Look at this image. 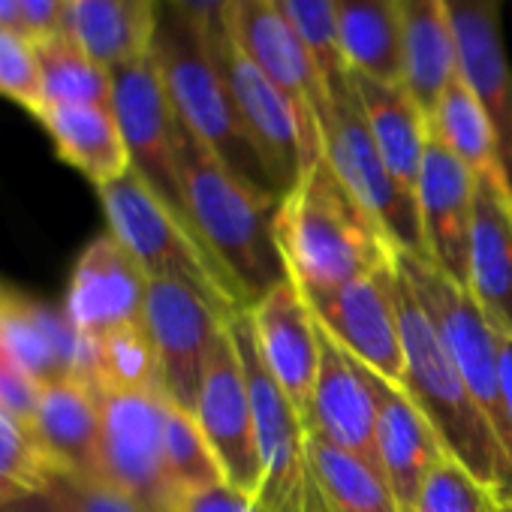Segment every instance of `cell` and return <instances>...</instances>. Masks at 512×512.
<instances>
[{"label":"cell","instance_id":"5","mask_svg":"<svg viewBox=\"0 0 512 512\" xmlns=\"http://www.w3.org/2000/svg\"><path fill=\"white\" fill-rule=\"evenodd\" d=\"M109 232L133 253L148 278L196 290L226 323L247 311L238 287L208 253L190 223L133 169L97 187Z\"/></svg>","mask_w":512,"mask_h":512},{"label":"cell","instance_id":"20","mask_svg":"<svg viewBox=\"0 0 512 512\" xmlns=\"http://www.w3.org/2000/svg\"><path fill=\"white\" fill-rule=\"evenodd\" d=\"M446 7L455 28L458 76L494 124L500 163L512 190V64L503 46L500 0H446Z\"/></svg>","mask_w":512,"mask_h":512},{"label":"cell","instance_id":"7","mask_svg":"<svg viewBox=\"0 0 512 512\" xmlns=\"http://www.w3.org/2000/svg\"><path fill=\"white\" fill-rule=\"evenodd\" d=\"M395 272L416 296L419 308L425 311L431 329L437 332L446 356L464 377L467 389L491 419L503 449L512 458L509 425L500 401V359H497V329L473 299L467 287L452 281L440 272L431 260L395 247Z\"/></svg>","mask_w":512,"mask_h":512},{"label":"cell","instance_id":"16","mask_svg":"<svg viewBox=\"0 0 512 512\" xmlns=\"http://www.w3.org/2000/svg\"><path fill=\"white\" fill-rule=\"evenodd\" d=\"M226 34L296 103L299 115L317 130V112L326 100V82L311 49L284 16L278 0H232L226 13Z\"/></svg>","mask_w":512,"mask_h":512},{"label":"cell","instance_id":"23","mask_svg":"<svg viewBox=\"0 0 512 512\" xmlns=\"http://www.w3.org/2000/svg\"><path fill=\"white\" fill-rule=\"evenodd\" d=\"M467 290L497 332L512 335V190L479 181L473 193Z\"/></svg>","mask_w":512,"mask_h":512},{"label":"cell","instance_id":"3","mask_svg":"<svg viewBox=\"0 0 512 512\" xmlns=\"http://www.w3.org/2000/svg\"><path fill=\"white\" fill-rule=\"evenodd\" d=\"M151 61L160 73L166 97L190 136H196L229 172L247 187L281 202L278 187L253 148L223 70L217 64L211 37L199 22L169 0L157 4V22L151 37Z\"/></svg>","mask_w":512,"mask_h":512},{"label":"cell","instance_id":"12","mask_svg":"<svg viewBox=\"0 0 512 512\" xmlns=\"http://www.w3.org/2000/svg\"><path fill=\"white\" fill-rule=\"evenodd\" d=\"M320 329L338 341L356 362L377 371L389 383H404V344L398 317L395 263L371 278H359L338 290L302 293Z\"/></svg>","mask_w":512,"mask_h":512},{"label":"cell","instance_id":"38","mask_svg":"<svg viewBox=\"0 0 512 512\" xmlns=\"http://www.w3.org/2000/svg\"><path fill=\"white\" fill-rule=\"evenodd\" d=\"M0 97L19 103L34 118L46 106L37 46L25 31L16 28H0Z\"/></svg>","mask_w":512,"mask_h":512},{"label":"cell","instance_id":"18","mask_svg":"<svg viewBox=\"0 0 512 512\" xmlns=\"http://www.w3.org/2000/svg\"><path fill=\"white\" fill-rule=\"evenodd\" d=\"M473 193H476L473 172L434 133H428V145L416 181L422 238L428 247V260L461 287H467V266H470Z\"/></svg>","mask_w":512,"mask_h":512},{"label":"cell","instance_id":"14","mask_svg":"<svg viewBox=\"0 0 512 512\" xmlns=\"http://www.w3.org/2000/svg\"><path fill=\"white\" fill-rule=\"evenodd\" d=\"M193 416L223 470V479L238 491L260 497L263 464L260 449H256L253 407L229 326H223L214 344Z\"/></svg>","mask_w":512,"mask_h":512},{"label":"cell","instance_id":"43","mask_svg":"<svg viewBox=\"0 0 512 512\" xmlns=\"http://www.w3.org/2000/svg\"><path fill=\"white\" fill-rule=\"evenodd\" d=\"M178 10H184L193 22L205 28V34H223L226 31V13L232 0H169Z\"/></svg>","mask_w":512,"mask_h":512},{"label":"cell","instance_id":"25","mask_svg":"<svg viewBox=\"0 0 512 512\" xmlns=\"http://www.w3.org/2000/svg\"><path fill=\"white\" fill-rule=\"evenodd\" d=\"M458 76V46L446 0H401V85L431 118Z\"/></svg>","mask_w":512,"mask_h":512},{"label":"cell","instance_id":"15","mask_svg":"<svg viewBox=\"0 0 512 512\" xmlns=\"http://www.w3.org/2000/svg\"><path fill=\"white\" fill-rule=\"evenodd\" d=\"M0 347L40 386L73 377L97 389V341L64 308L0 287Z\"/></svg>","mask_w":512,"mask_h":512},{"label":"cell","instance_id":"28","mask_svg":"<svg viewBox=\"0 0 512 512\" xmlns=\"http://www.w3.org/2000/svg\"><path fill=\"white\" fill-rule=\"evenodd\" d=\"M160 0H70L67 34L115 70L151 55Z\"/></svg>","mask_w":512,"mask_h":512},{"label":"cell","instance_id":"40","mask_svg":"<svg viewBox=\"0 0 512 512\" xmlns=\"http://www.w3.org/2000/svg\"><path fill=\"white\" fill-rule=\"evenodd\" d=\"M40 383H34L0 347V413L19 422L25 431L34 434L37 425V404H40Z\"/></svg>","mask_w":512,"mask_h":512},{"label":"cell","instance_id":"39","mask_svg":"<svg viewBox=\"0 0 512 512\" xmlns=\"http://www.w3.org/2000/svg\"><path fill=\"white\" fill-rule=\"evenodd\" d=\"M49 488L61 494L76 512H148L127 491L112 485L103 476H76L67 470H55Z\"/></svg>","mask_w":512,"mask_h":512},{"label":"cell","instance_id":"26","mask_svg":"<svg viewBox=\"0 0 512 512\" xmlns=\"http://www.w3.org/2000/svg\"><path fill=\"white\" fill-rule=\"evenodd\" d=\"M350 82L383 163L410 193H416L431 133L425 112L416 106V100L401 82H380L359 73H350Z\"/></svg>","mask_w":512,"mask_h":512},{"label":"cell","instance_id":"46","mask_svg":"<svg viewBox=\"0 0 512 512\" xmlns=\"http://www.w3.org/2000/svg\"><path fill=\"white\" fill-rule=\"evenodd\" d=\"M0 28H16V31H22L16 0H0Z\"/></svg>","mask_w":512,"mask_h":512},{"label":"cell","instance_id":"24","mask_svg":"<svg viewBox=\"0 0 512 512\" xmlns=\"http://www.w3.org/2000/svg\"><path fill=\"white\" fill-rule=\"evenodd\" d=\"M34 437L58 470L76 476H103L100 389L73 377L43 386Z\"/></svg>","mask_w":512,"mask_h":512},{"label":"cell","instance_id":"45","mask_svg":"<svg viewBox=\"0 0 512 512\" xmlns=\"http://www.w3.org/2000/svg\"><path fill=\"white\" fill-rule=\"evenodd\" d=\"M497 359H500V401L509 425V443H512V335L497 332Z\"/></svg>","mask_w":512,"mask_h":512},{"label":"cell","instance_id":"19","mask_svg":"<svg viewBox=\"0 0 512 512\" xmlns=\"http://www.w3.org/2000/svg\"><path fill=\"white\" fill-rule=\"evenodd\" d=\"M250 323L263 365L299 410L305 431L311 416L314 380L320 368V323L293 281L272 287L250 305Z\"/></svg>","mask_w":512,"mask_h":512},{"label":"cell","instance_id":"27","mask_svg":"<svg viewBox=\"0 0 512 512\" xmlns=\"http://www.w3.org/2000/svg\"><path fill=\"white\" fill-rule=\"evenodd\" d=\"M37 121L64 163L97 187L130 172V154L112 106H46Z\"/></svg>","mask_w":512,"mask_h":512},{"label":"cell","instance_id":"47","mask_svg":"<svg viewBox=\"0 0 512 512\" xmlns=\"http://www.w3.org/2000/svg\"><path fill=\"white\" fill-rule=\"evenodd\" d=\"M494 512H512V503H500V506H497Z\"/></svg>","mask_w":512,"mask_h":512},{"label":"cell","instance_id":"32","mask_svg":"<svg viewBox=\"0 0 512 512\" xmlns=\"http://www.w3.org/2000/svg\"><path fill=\"white\" fill-rule=\"evenodd\" d=\"M34 46L46 106H112V70L70 34L34 40Z\"/></svg>","mask_w":512,"mask_h":512},{"label":"cell","instance_id":"41","mask_svg":"<svg viewBox=\"0 0 512 512\" xmlns=\"http://www.w3.org/2000/svg\"><path fill=\"white\" fill-rule=\"evenodd\" d=\"M175 512H269V509L260 503V497L238 491L229 482H217L208 488L184 491L178 497Z\"/></svg>","mask_w":512,"mask_h":512},{"label":"cell","instance_id":"11","mask_svg":"<svg viewBox=\"0 0 512 512\" xmlns=\"http://www.w3.org/2000/svg\"><path fill=\"white\" fill-rule=\"evenodd\" d=\"M112 112L130 154V169L184 217L178 172L181 121L166 97L151 55L112 70Z\"/></svg>","mask_w":512,"mask_h":512},{"label":"cell","instance_id":"8","mask_svg":"<svg viewBox=\"0 0 512 512\" xmlns=\"http://www.w3.org/2000/svg\"><path fill=\"white\" fill-rule=\"evenodd\" d=\"M226 326L235 341V350H238V359L244 368V380H247V392H250V407H253L256 449H260V464H263L260 503L269 512H308V452H305L308 431H305V422L260 359L250 311L232 317Z\"/></svg>","mask_w":512,"mask_h":512},{"label":"cell","instance_id":"30","mask_svg":"<svg viewBox=\"0 0 512 512\" xmlns=\"http://www.w3.org/2000/svg\"><path fill=\"white\" fill-rule=\"evenodd\" d=\"M335 34L350 73L401 82V0H335Z\"/></svg>","mask_w":512,"mask_h":512},{"label":"cell","instance_id":"44","mask_svg":"<svg viewBox=\"0 0 512 512\" xmlns=\"http://www.w3.org/2000/svg\"><path fill=\"white\" fill-rule=\"evenodd\" d=\"M0 512H76V509L61 494L46 488V491H34V494L4 500L0 503Z\"/></svg>","mask_w":512,"mask_h":512},{"label":"cell","instance_id":"37","mask_svg":"<svg viewBox=\"0 0 512 512\" xmlns=\"http://www.w3.org/2000/svg\"><path fill=\"white\" fill-rule=\"evenodd\" d=\"M284 16L293 22V28L302 34L305 46L311 49L323 82H338L350 70L341 58L338 49V34H335V0H278Z\"/></svg>","mask_w":512,"mask_h":512},{"label":"cell","instance_id":"6","mask_svg":"<svg viewBox=\"0 0 512 512\" xmlns=\"http://www.w3.org/2000/svg\"><path fill=\"white\" fill-rule=\"evenodd\" d=\"M320 157L338 175V181L380 220L395 247L425 256L416 193H410L383 163L362 106L356 100L350 73L326 85V100L317 112Z\"/></svg>","mask_w":512,"mask_h":512},{"label":"cell","instance_id":"10","mask_svg":"<svg viewBox=\"0 0 512 512\" xmlns=\"http://www.w3.org/2000/svg\"><path fill=\"white\" fill-rule=\"evenodd\" d=\"M166 395L100 392L103 479L127 491L148 512H175L178 491L166 470Z\"/></svg>","mask_w":512,"mask_h":512},{"label":"cell","instance_id":"33","mask_svg":"<svg viewBox=\"0 0 512 512\" xmlns=\"http://www.w3.org/2000/svg\"><path fill=\"white\" fill-rule=\"evenodd\" d=\"M97 389L166 395L160 359L145 323H130L97 338Z\"/></svg>","mask_w":512,"mask_h":512},{"label":"cell","instance_id":"42","mask_svg":"<svg viewBox=\"0 0 512 512\" xmlns=\"http://www.w3.org/2000/svg\"><path fill=\"white\" fill-rule=\"evenodd\" d=\"M22 31L31 40H46L67 34L70 22V0H16Z\"/></svg>","mask_w":512,"mask_h":512},{"label":"cell","instance_id":"4","mask_svg":"<svg viewBox=\"0 0 512 512\" xmlns=\"http://www.w3.org/2000/svg\"><path fill=\"white\" fill-rule=\"evenodd\" d=\"M398 275V272H395ZM398 317L404 344L401 389L416 401L437 437L500 503H512V458L503 449L491 419L467 389L464 377L446 356L416 296L398 275Z\"/></svg>","mask_w":512,"mask_h":512},{"label":"cell","instance_id":"17","mask_svg":"<svg viewBox=\"0 0 512 512\" xmlns=\"http://www.w3.org/2000/svg\"><path fill=\"white\" fill-rule=\"evenodd\" d=\"M148 275L112 235H97L73 266L64 311L85 338H103L121 326L142 323Z\"/></svg>","mask_w":512,"mask_h":512},{"label":"cell","instance_id":"35","mask_svg":"<svg viewBox=\"0 0 512 512\" xmlns=\"http://www.w3.org/2000/svg\"><path fill=\"white\" fill-rule=\"evenodd\" d=\"M55 470V461L46 455L37 437L0 413V503L46 491Z\"/></svg>","mask_w":512,"mask_h":512},{"label":"cell","instance_id":"13","mask_svg":"<svg viewBox=\"0 0 512 512\" xmlns=\"http://www.w3.org/2000/svg\"><path fill=\"white\" fill-rule=\"evenodd\" d=\"M142 323L160 359L166 398L193 413L208 359L226 320L196 290L178 281L151 278Z\"/></svg>","mask_w":512,"mask_h":512},{"label":"cell","instance_id":"9","mask_svg":"<svg viewBox=\"0 0 512 512\" xmlns=\"http://www.w3.org/2000/svg\"><path fill=\"white\" fill-rule=\"evenodd\" d=\"M211 46L235 100L238 118L253 148L260 151L278 187V196L284 199L296 187L302 172L320 157V136L299 115L296 103L232 43L226 31L214 34Z\"/></svg>","mask_w":512,"mask_h":512},{"label":"cell","instance_id":"21","mask_svg":"<svg viewBox=\"0 0 512 512\" xmlns=\"http://www.w3.org/2000/svg\"><path fill=\"white\" fill-rule=\"evenodd\" d=\"M308 434L356 455L380 476L377 458V401L368 368L320 329V368L314 380Z\"/></svg>","mask_w":512,"mask_h":512},{"label":"cell","instance_id":"29","mask_svg":"<svg viewBox=\"0 0 512 512\" xmlns=\"http://www.w3.org/2000/svg\"><path fill=\"white\" fill-rule=\"evenodd\" d=\"M308 512H401L386 479L356 455L308 434Z\"/></svg>","mask_w":512,"mask_h":512},{"label":"cell","instance_id":"31","mask_svg":"<svg viewBox=\"0 0 512 512\" xmlns=\"http://www.w3.org/2000/svg\"><path fill=\"white\" fill-rule=\"evenodd\" d=\"M428 127L473 172V178L509 184L500 163L494 124L461 76H455L443 91V97L437 100Z\"/></svg>","mask_w":512,"mask_h":512},{"label":"cell","instance_id":"36","mask_svg":"<svg viewBox=\"0 0 512 512\" xmlns=\"http://www.w3.org/2000/svg\"><path fill=\"white\" fill-rule=\"evenodd\" d=\"M497 506L500 497L446 452L431 467L413 512H494Z\"/></svg>","mask_w":512,"mask_h":512},{"label":"cell","instance_id":"34","mask_svg":"<svg viewBox=\"0 0 512 512\" xmlns=\"http://www.w3.org/2000/svg\"><path fill=\"white\" fill-rule=\"evenodd\" d=\"M163 449H166V470H169V479H172L178 497L184 491H196V488L226 482L196 416L181 410L172 401L166 404Z\"/></svg>","mask_w":512,"mask_h":512},{"label":"cell","instance_id":"2","mask_svg":"<svg viewBox=\"0 0 512 512\" xmlns=\"http://www.w3.org/2000/svg\"><path fill=\"white\" fill-rule=\"evenodd\" d=\"M184 217L208 253L238 287L244 305H256L272 287L290 281L278 247L281 202L247 187L181 124L178 145Z\"/></svg>","mask_w":512,"mask_h":512},{"label":"cell","instance_id":"22","mask_svg":"<svg viewBox=\"0 0 512 512\" xmlns=\"http://www.w3.org/2000/svg\"><path fill=\"white\" fill-rule=\"evenodd\" d=\"M377 401V458L401 512H413L431 467L449 452L416 401L368 368Z\"/></svg>","mask_w":512,"mask_h":512},{"label":"cell","instance_id":"1","mask_svg":"<svg viewBox=\"0 0 512 512\" xmlns=\"http://www.w3.org/2000/svg\"><path fill=\"white\" fill-rule=\"evenodd\" d=\"M278 247L299 293H326L392 266L395 241L317 157L281 199Z\"/></svg>","mask_w":512,"mask_h":512}]
</instances>
